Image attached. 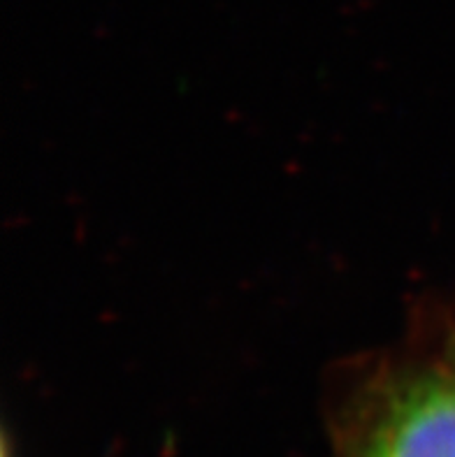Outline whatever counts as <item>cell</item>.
Here are the masks:
<instances>
[{
    "label": "cell",
    "mask_w": 455,
    "mask_h": 457,
    "mask_svg": "<svg viewBox=\"0 0 455 457\" xmlns=\"http://www.w3.org/2000/svg\"><path fill=\"white\" fill-rule=\"evenodd\" d=\"M353 457H455V377L427 374L392 390Z\"/></svg>",
    "instance_id": "1"
}]
</instances>
